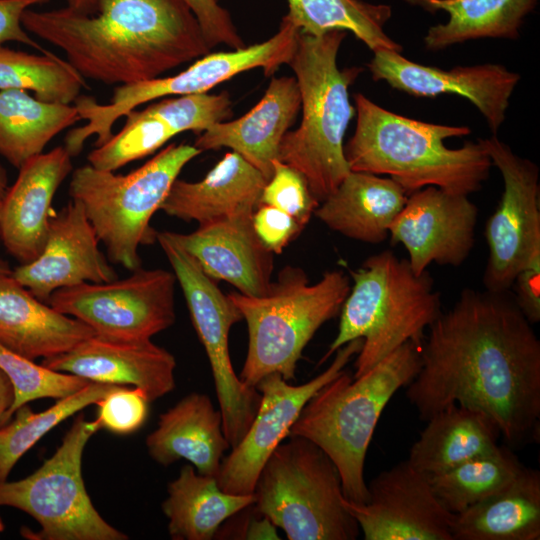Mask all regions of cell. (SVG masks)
Masks as SVG:
<instances>
[{"label":"cell","instance_id":"cell-1","mask_svg":"<svg viewBox=\"0 0 540 540\" xmlns=\"http://www.w3.org/2000/svg\"><path fill=\"white\" fill-rule=\"evenodd\" d=\"M509 291L466 288L422 341L406 397L427 421L457 403L486 413L512 448L538 440L540 341Z\"/></svg>","mask_w":540,"mask_h":540},{"label":"cell","instance_id":"cell-2","mask_svg":"<svg viewBox=\"0 0 540 540\" xmlns=\"http://www.w3.org/2000/svg\"><path fill=\"white\" fill-rule=\"evenodd\" d=\"M22 25L62 50L84 79L106 85L154 79L211 51L183 0H96L88 14L31 8Z\"/></svg>","mask_w":540,"mask_h":540},{"label":"cell","instance_id":"cell-3","mask_svg":"<svg viewBox=\"0 0 540 540\" xmlns=\"http://www.w3.org/2000/svg\"><path fill=\"white\" fill-rule=\"evenodd\" d=\"M353 136L344 145L351 171L389 175L409 195L427 186L469 195L482 188L493 166L482 144L449 148L444 141L469 135L467 126L428 123L396 114L361 93Z\"/></svg>","mask_w":540,"mask_h":540},{"label":"cell","instance_id":"cell-4","mask_svg":"<svg viewBox=\"0 0 540 540\" xmlns=\"http://www.w3.org/2000/svg\"><path fill=\"white\" fill-rule=\"evenodd\" d=\"M421 344L406 342L357 378L344 369L310 398L290 429L289 436L312 441L331 458L352 502L369 499L364 465L372 436L388 402L418 373Z\"/></svg>","mask_w":540,"mask_h":540},{"label":"cell","instance_id":"cell-5","mask_svg":"<svg viewBox=\"0 0 540 540\" xmlns=\"http://www.w3.org/2000/svg\"><path fill=\"white\" fill-rule=\"evenodd\" d=\"M346 35L343 30L318 36L300 31L288 63L300 91L302 120L282 138L278 159L303 174L319 203L351 171L344 155V136L355 115L348 89L362 70L337 65Z\"/></svg>","mask_w":540,"mask_h":540},{"label":"cell","instance_id":"cell-6","mask_svg":"<svg viewBox=\"0 0 540 540\" xmlns=\"http://www.w3.org/2000/svg\"><path fill=\"white\" fill-rule=\"evenodd\" d=\"M353 286L340 310L338 332L320 364L346 343L362 338L353 378L409 341L422 343L424 331L441 313L439 293L427 271L417 275L408 259L384 250L349 270Z\"/></svg>","mask_w":540,"mask_h":540},{"label":"cell","instance_id":"cell-7","mask_svg":"<svg viewBox=\"0 0 540 540\" xmlns=\"http://www.w3.org/2000/svg\"><path fill=\"white\" fill-rule=\"evenodd\" d=\"M342 270L310 284L300 267L285 266L260 296L227 294L248 327V350L239 378L255 387L268 374L296 377L297 363L318 329L336 317L350 291Z\"/></svg>","mask_w":540,"mask_h":540},{"label":"cell","instance_id":"cell-8","mask_svg":"<svg viewBox=\"0 0 540 540\" xmlns=\"http://www.w3.org/2000/svg\"><path fill=\"white\" fill-rule=\"evenodd\" d=\"M200 153L194 145L170 144L128 174L90 164L73 171L69 195L84 209L112 263L140 268L139 247L156 240L152 216L184 166Z\"/></svg>","mask_w":540,"mask_h":540},{"label":"cell","instance_id":"cell-9","mask_svg":"<svg viewBox=\"0 0 540 540\" xmlns=\"http://www.w3.org/2000/svg\"><path fill=\"white\" fill-rule=\"evenodd\" d=\"M261 469L254 489L256 509L289 540H355L356 520L342 504L339 471L315 443L288 436Z\"/></svg>","mask_w":540,"mask_h":540},{"label":"cell","instance_id":"cell-10","mask_svg":"<svg viewBox=\"0 0 540 540\" xmlns=\"http://www.w3.org/2000/svg\"><path fill=\"white\" fill-rule=\"evenodd\" d=\"M299 33L300 29L285 15L278 32L268 40L230 51L208 53L173 76L119 85L108 104H100L92 97H78L74 106L81 120L87 123L67 133L65 148L73 157L77 156L92 135L97 136L95 147L102 145L112 136V127L119 118L149 101L207 93L251 69L261 68L266 76H271L280 66L290 62Z\"/></svg>","mask_w":540,"mask_h":540},{"label":"cell","instance_id":"cell-11","mask_svg":"<svg viewBox=\"0 0 540 540\" xmlns=\"http://www.w3.org/2000/svg\"><path fill=\"white\" fill-rule=\"evenodd\" d=\"M101 426L79 414L55 453L29 476L0 481V506L32 516L41 529L37 540H126L94 507L82 477V455Z\"/></svg>","mask_w":540,"mask_h":540},{"label":"cell","instance_id":"cell-12","mask_svg":"<svg viewBox=\"0 0 540 540\" xmlns=\"http://www.w3.org/2000/svg\"><path fill=\"white\" fill-rule=\"evenodd\" d=\"M189 309L193 326L207 354L222 417L224 434L234 448L257 412L261 395L235 373L229 351L232 326L243 320L237 306L171 236L156 233Z\"/></svg>","mask_w":540,"mask_h":540},{"label":"cell","instance_id":"cell-13","mask_svg":"<svg viewBox=\"0 0 540 540\" xmlns=\"http://www.w3.org/2000/svg\"><path fill=\"white\" fill-rule=\"evenodd\" d=\"M176 282L173 271L140 267L123 279L59 289L48 304L85 323L98 335L151 339L175 322Z\"/></svg>","mask_w":540,"mask_h":540},{"label":"cell","instance_id":"cell-14","mask_svg":"<svg viewBox=\"0 0 540 540\" xmlns=\"http://www.w3.org/2000/svg\"><path fill=\"white\" fill-rule=\"evenodd\" d=\"M500 171L503 193L485 226L486 290L509 291L517 274L540 257L539 168L496 135L478 139Z\"/></svg>","mask_w":540,"mask_h":540},{"label":"cell","instance_id":"cell-15","mask_svg":"<svg viewBox=\"0 0 540 540\" xmlns=\"http://www.w3.org/2000/svg\"><path fill=\"white\" fill-rule=\"evenodd\" d=\"M362 344L363 339L357 338L337 349L331 364L304 384H289L278 373L268 374L259 381L256 389L261 399L255 417L242 440L223 457L216 477L223 491L232 494L254 492L265 462L289 436L305 404L344 370Z\"/></svg>","mask_w":540,"mask_h":540},{"label":"cell","instance_id":"cell-16","mask_svg":"<svg viewBox=\"0 0 540 540\" xmlns=\"http://www.w3.org/2000/svg\"><path fill=\"white\" fill-rule=\"evenodd\" d=\"M368 486L364 504H342L365 540H453L455 514L435 495L429 476L407 459L381 471Z\"/></svg>","mask_w":540,"mask_h":540},{"label":"cell","instance_id":"cell-17","mask_svg":"<svg viewBox=\"0 0 540 540\" xmlns=\"http://www.w3.org/2000/svg\"><path fill=\"white\" fill-rule=\"evenodd\" d=\"M477 206L468 195L427 186L408 195L389 229L391 243L402 244L412 270L460 266L475 244Z\"/></svg>","mask_w":540,"mask_h":540},{"label":"cell","instance_id":"cell-18","mask_svg":"<svg viewBox=\"0 0 540 540\" xmlns=\"http://www.w3.org/2000/svg\"><path fill=\"white\" fill-rule=\"evenodd\" d=\"M368 68L375 81L419 97L454 94L469 100L485 118L493 135L503 124L510 98L521 76L499 64L456 66L444 70L404 57L400 51L374 52Z\"/></svg>","mask_w":540,"mask_h":540},{"label":"cell","instance_id":"cell-19","mask_svg":"<svg viewBox=\"0 0 540 540\" xmlns=\"http://www.w3.org/2000/svg\"><path fill=\"white\" fill-rule=\"evenodd\" d=\"M99 242L84 209L71 199L51 217L41 254L20 264L12 275L45 303L62 288L112 281L118 278L117 273L99 249Z\"/></svg>","mask_w":540,"mask_h":540},{"label":"cell","instance_id":"cell-20","mask_svg":"<svg viewBox=\"0 0 540 540\" xmlns=\"http://www.w3.org/2000/svg\"><path fill=\"white\" fill-rule=\"evenodd\" d=\"M49 369L92 382L132 385L154 401L175 388V357L151 339L122 340L94 334L70 351L45 358Z\"/></svg>","mask_w":540,"mask_h":540},{"label":"cell","instance_id":"cell-21","mask_svg":"<svg viewBox=\"0 0 540 540\" xmlns=\"http://www.w3.org/2000/svg\"><path fill=\"white\" fill-rule=\"evenodd\" d=\"M253 212L199 224L191 233L170 234L209 277L230 283L241 294L260 296L272 281L274 254L257 236Z\"/></svg>","mask_w":540,"mask_h":540},{"label":"cell","instance_id":"cell-22","mask_svg":"<svg viewBox=\"0 0 540 540\" xmlns=\"http://www.w3.org/2000/svg\"><path fill=\"white\" fill-rule=\"evenodd\" d=\"M72 169V156L58 146L27 160L7 188L0 210V238L20 264L41 254L54 214V195Z\"/></svg>","mask_w":540,"mask_h":540},{"label":"cell","instance_id":"cell-23","mask_svg":"<svg viewBox=\"0 0 540 540\" xmlns=\"http://www.w3.org/2000/svg\"><path fill=\"white\" fill-rule=\"evenodd\" d=\"M301 107L295 77H272L261 100L245 115L216 123L200 133L194 146L201 152L230 148L268 180L278 159L282 138Z\"/></svg>","mask_w":540,"mask_h":540},{"label":"cell","instance_id":"cell-24","mask_svg":"<svg viewBox=\"0 0 540 540\" xmlns=\"http://www.w3.org/2000/svg\"><path fill=\"white\" fill-rule=\"evenodd\" d=\"M96 334L36 298L7 268L0 270V344L28 359L66 353Z\"/></svg>","mask_w":540,"mask_h":540},{"label":"cell","instance_id":"cell-25","mask_svg":"<svg viewBox=\"0 0 540 540\" xmlns=\"http://www.w3.org/2000/svg\"><path fill=\"white\" fill-rule=\"evenodd\" d=\"M146 446L150 457L162 466L185 459L198 473L213 477L230 448L220 411L208 395L198 392L186 395L159 416Z\"/></svg>","mask_w":540,"mask_h":540},{"label":"cell","instance_id":"cell-26","mask_svg":"<svg viewBox=\"0 0 540 540\" xmlns=\"http://www.w3.org/2000/svg\"><path fill=\"white\" fill-rule=\"evenodd\" d=\"M268 179L236 152H228L197 182L176 179L160 210L203 224L243 211H255Z\"/></svg>","mask_w":540,"mask_h":540},{"label":"cell","instance_id":"cell-27","mask_svg":"<svg viewBox=\"0 0 540 540\" xmlns=\"http://www.w3.org/2000/svg\"><path fill=\"white\" fill-rule=\"evenodd\" d=\"M408 194L392 178L350 171L314 214L329 229L350 239L381 243Z\"/></svg>","mask_w":540,"mask_h":540},{"label":"cell","instance_id":"cell-28","mask_svg":"<svg viewBox=\"0 0 540 540\" xmlns=\"http://www.w3.org/2000/svg\"><path fill=\"white\" fill-rule=\"evenodd\" d=\"M407 460L429 477L498 449L497 424L486 413L457 403L427 421Z\"/></svg>","mask_w":540,"mask_h":540},{"label":"cell","instance_id":"cell-29","mask_svg":"<svg viewBox=\"0 0 540 540\" xmlns=\"http://www.w3.org/2000/svg\"><path fill=\"white\" fill-rule=\"evenodd\" d=\"M453 540H539L540 473L524 467L509 484L455 514Z\"/></svg>","mask_w":540,"mask_h":540},{"label":"cell","instance_id":"cell-30","mask_svg":"<svg viewBox=\"0 0 540 540\" xmlns=\"http://www.w3.org/2000/svg\"><path fill=\"white\" fill-rule=\"evenodd\" d=\"M162 511L173 540H211L229 517L255 502L254 494L223 491L216 477L198 473L192 464L181 467L167 486Z\"/></svg>","mask_w":540,"mask_h":540},{"label":"cell","instance_id":"cell-31","mask_svg":"<svg viewBox=\"0 0 540 540\" xmlns=\"http://www.w3.org/2000/svg\"><path fill=\"white\" fill-rule=\"evenodd\" d=\"M435 13L445 11L446 23L431 26L424 36L425 47L440 50L482 38L517 39L526 16L538 0H404Z\"/></svg>","mask_w":540,"mask_h":540},{"label":"cell","instance_id":"cell-32","mask_svg":"<svg viewBox=\"0 0 540 540\" xmlns=\"http://www.w3.org/2000/svg\"><path fill=\"white\" fill-rule=\"evenodd\" d=\"M75 106L44 102L25 90H0V155L19 169L80 121Z\"/></svg>","mask_w":540,"mask_h":540},{"label":"cell","instance_id":"cell-33","mask_svg":"<svg viewBox=\"0 0 540 540\" xmlns=\"http://www.w3.org/2000/svg\"><path fill=\"white\" fill-rule=\"evenodd\" d=\"M286 14L301 32L318 36L331 30L350 31L373 52L402 51L384 27L392 15L386 4L362 0H287Z\"/></svg>","mask_w":540,"mask_h":540},{"label":"cell","instance_id":"cell-34","mask_svg":"<svg viewBox=\"0 0 540 540\" xmlns=\"http://www.w3.org/2000/svg\"><path fill=\"white\" fill-rule=\"evenodd\" d=\"M524 467L511 448L499 446L429 479L442 505L458 514L509 484Z\"/></svg>","mask_w":540,"mask_h":540},{"label":"cell","instance_id":"cell-35","mask_svg":"<svg viewBox=\"0 0 540 540\" xmlns=\"http://www.w3.org/2000/svg\"><path fill=\"white\" fill-rule=\"evenodd\" d=\"M117 387L91 381L45 411L34 413L27 404L18 408L14 419L0 427V481L7 480L17 461L45 434Z\"/></svg>","mask_w":540,"mask_h":540},{"label":"cell","instance_id":"cell-36","mask_svg":"<svg viewBox=\"0 0 540 540\" xmlns=\"http://www.w3.org/2000/svg\"><path fill=\"white\" fill-rule=\"evenodd\" d=\"M83 87L85 79L54 53L38 55L0 47V90L32 91L41 101L71 104Z\"/></svg>","mask_w":540,"mask_h":540},{"label":"cell","instance_id":"cell-37","mask_svg":"<svg viewBox=\"0 0 540 540\" xmlns=\"http://www.w3.org/2000/svg\"><path fill=\"white\" fill-rule=\"evenodd\" d=\"M125 117L122 129L88 154L91 166L116 171L152 154L176 136L170 127L145 109L131 110Z\"/></svg>","mask_w":540,"mask_h":540},{"label":"cell","instance_id":"cell-38","mask_svg":"<svg viewBox=\"0 0 540 540\" xmlns=\"http://www.w3.org/2000/svg\"><path fill=\"white\" fill-rule=\"evenodd\" d=\"M0 370L12 384L14 399L1 421V426L9 422L15 411L31 401L42 398L60 399L87 385L89 380L49 369L36 364L0 344ZM0 426V427H1Z\"/></svg>","mask_w":540,"mask_h":540},{"label":"cell","instance_id":"cell-39","mask_svg":"<svg viewBox=\"0 0 540 540\" xmlns=\"http://www.w3.org/2000/svg\"><path fill=\"white\" fill-rule=\"evenodd\" d=\"M145 110L170 127L176 135L193 131L202 133L212 125L226 121L233 114L228 92L189 94L162 98Z\"/></svg>","mask_w":540,"mask_h":540},{"label":"cell","instance_id":"cell-40","mask_svg":"<svg viewBox=\"0 0 540 540\" xmlns=\"http://www.w3.org/2000/svg\"><path fill=\"white\" fill-rule=\"evenodd\" d=\"M260 204L289 214L304 228L320 203L312 195L303 174L276 159L272 175L262 190Z\"/></svg>","mask_w":540,"mask_h":540},{"label":"cell","instance_id":"cell-41","mask_svg":"<svg viewBox=\"0 0 540 540\" xmlns=\"http://www.w3.org/2000/svg\"><path fill=\"white\" fill-rule=\"evenodd\" d=\"M149 399L141 389L119 386L98 400L97 417L101 428L118 435L139 430L149 413Z\"/></svg>","mask_w":540,"mask_h":540},{"label":"cell","instance_id":"cell-42","mask_svg":"<svg viewBox=\"0 0 540 540\" xmlns=\"http://www.w3.org/2000/svg\"><path fill=\"white\" fill-rule=\"evenodd\" d=\"M197 18L204 37L212 49L225 44L231 49L245 47L228 10L217 0H183Z\"/></svg>","mask_w":540,"mask_h":540},{"label":"cell","instance_id":"cell-43","mask_svg":"<svg viewBox=\"0 0 540 540\" xmlns=\"http://www.w3.org/2000/svg\"><path fill=\"white\" fill-rule=\"evenodd\" d=\"M252 222L260 241L273 254H281L304 229L289 214L264 204L255 209Z\"/></svg>","mask_w":540,"mask_h":540},{"label":"cell","instance_id":"cell-44","mask_svg":"<svg viewBox=\"0 0 540 540\" xmlns=\"http://www.w3.org/2000/svg\"><path fill=\"white\" fill-rule=\"evenodd\" d=\"M214 538L280 539L277 527L256 509L254 503L223 522Z\"/></svg>","mask_w":540,"mask_h":540},{"label":"cell","instance_id":"cell-45","mask_svg":"<svg viewBox=\"0 0 540 540\" xmlns=\"http://www.w3.org/2000/svg\"><path fill=\"white\" fill-rule=\"evenodd\" d=\"M50 0H0V47L7 42H19L50 54L49 50L32 39L22 25V15L28 9Z\"/></svg>","mask_w":540,"mask_h":540},{"label":"cell","instance_id":"cell-46","mask_svg":"<svg viewBox=\"0 0 540 540\" xmlns=\"http://www.w3.org/2000/svg\"><path fill=\"white\" fill-rule=\"evenodd\" d=\"M514 301L525 318L535 324L540 321V257L533 259L515 277L512 284ZM511 287V288H512Z\"/></svg>","mask_w":540,"mask_h":540},{"label":"cell","instance_id":"cell-47","mask_svg":"<svg viewBox=\"0 0 540 540\" xmlns=\"http://www.w3.org/2000/svg\"><path fill=\"white\" fill-rule=\"evenodd\" d=\"M14 399L12 384L7 376L0 370V426L2 418L10 408Z\"/></svg>","mask_w":540,"mask_h":540},{"label":"cell","instance_id":"cell-48","mask_svg":"<svg viewBox=\"0 0 540 540\" xmlns=\"http://www.w3.org/2000/svg\"><path fill=\"white\" fill-rule=\"evenodd\" d=\"M67 7L81 12V13H92L96 7V0H66Z\"/></svg>","mask_w":540,"mask_h":540},{"label":"cell","instance_id":"cell-49","mask_svg":"<svg viewBox=\"0 0 540 540\" xmlns=\"http://www.w3.org/2000/svg\"><path fill=\"white\" fill-rule=\"evenodd\" d=\"M7 176L4 168L0 165V210L4 194L7 190ZM7 268V266L0 261V270Z\"/></svg>","mask_w":540,"mask_h":540},{"label":"cell","instance_id":"cell-50","mask_svg":"<svg viewBox=\"0 0 540 540\" xmlns=\"http://www.w3.org/2000/svg\"><path fill=\"white\" fill-rule=\"evenodd\" d=\"M5 529V525L2 521V519L0 518V532H2L3 530Z\"/></svg>","mask_w":540,"mask_h":540},{"label":"cell","instance_id":"cell-51","mask_svg":"<svg viewBox=\"0 0 540 540\" xmlns=\"http://www.w3.org/2000/svg\"><path fill=\"white\" fill-rule=\"evenodd\" d=\"M217 1H219V0H217Z\"/></svg>","mask_w":540,"mask_h":540}]
</instances>
